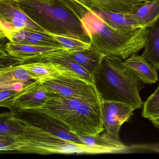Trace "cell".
<instances>
[{"label":"cell","mask_w":159,"mask_h":159,"mask_svg":"<svg viewBox=\"0 0 159 159\" xmlns=\"http://www.w3.org/2000/svg\"><path fill=\"white\" fill-rule=\"evenodd\" d=\"M24 87L11 88L0 91V107H6L11 111L15 99L22 92Z\"/></svg>","instance_id":"obj_25"},{"label":"cell","mask_w":159,"mask_h":159,"mask_svg":"<svg viewBox=\"0 0 159 159\" xmlns=\"http://www.w3.org/2000/svg\"><path fill=\"white\" fill-rule=\"evenodd\" d=\"M77 134V133H76ZM85 144L106 150L109 154L126 153L129 148L108 133L100 135H88L77 134Z\"/></svg>","instance_id":"obj_16"},{"label":"cell","mask_w":159,"mask_h":159,"mask_svg":"<svg viewBox=\"0 0 159 159\" xmlns=\"http://www.w3.org/2000/svg\"><path fill=\"white\" fill-rule=\"evenodd\" d=\"M41 82L48 94L100 102L94 84L84 79L58 74Z\"/></svg>","instance_id":"obj_6"},{"label":"cell","mask_w":159,"mask_h":159,"mask_svg":"<svg viewBox=\"0 0 159 159\" xmlns=\"http://www.w3.org/2000/svg\"><path fill=\"white\" fill-rule=\"evenodd\" d=\"M24 29L45 31L20 8L17 0H0V31L7 35Z\"/></svg>","instance_id":"obj_7"},{"label":"cell","mask_w":159,"mask_h":159,"mask_svg":"<svg viewBox=\"0 0 159 159\" xmlns=\"http://www.w3.org/2000/svg\"><path fill=\"white\" fill-rule=\"evenodd\" d=\"M24 128L17 137L22 153L40 155H99L109 154L106 150L64 140L23 119Z\"/></svg>","instance_id":"obj_5"},{"label":"cell","mask_w":159,"mask_h":159,"mask_svg":"<svg viewBox=\"0 0 159 159\" xmlns=\"http://www.w3.org/2000/svg\"><path fill=\"white\" fill-rule=\"evenodd\" d=\"M129 14L136 28H147L159 18V0H150L137 4Z\"/></svg>","instance_id":"obj_14"},{"label":"cell","mask_w":159,"mask_h":159,"mask_svg":"<svg viewBox=\"0 0 159 159\" xmlns=\"http://www.w3.org/2000/svg\"><path fill=\"white\" fill-rule=\"evenodd\" d=\"M9 42L16 44H28L48 47L63 48L57 40L45 32L24 29L8 33L5 36Z\"/></svg>","instance_id":"obj_12"},{"label":"cell","mask_w":159,"mask_h":159,"mask_svg":"<svg viewBox=\"0 0 159 159\" xmlns=\"http://www.w3.org/2000/svg\"><path fill=\"white\" fill-rule=\"evenodd\" d=\"M109 25L120 28H136L129 13H113L93 11Z\"/></svg>","instance_id":"obj_22"},{"label":"cell","mask_w":159,"mask_h":159,"mask_svg":"<svg viewBox=\"0 0 159 159\" xmlns=\"http://www.w3.org/2000/svg\"><path fill=\"white\" fill-rule=\"evenodd\" d=\"M20 65L30 72L34 80L42 81L59 74L58 71L51 63L34 62Z\"/></svg>","instance_id":"obj_21"},{"label":"cell","mask_w":159,"mask_h":159,"mask_svg":"<svg viewBox=\"0 0 159 159\" xmlns=\"http://www.w3.org/2000/svg\"><path fill=\"white\" fill-rule=\"evenodd\" d=\"M5 44L0 45V55L7 53L5 49Z\"/></svg>","instance_id":"obj_30"},{"label":"cell","mask_w":159,"mask_h":159,"mask_svg":"<svg viewBox=\"0 0 159 159\" xmlns=\"http://www.w3.org/2000/svg\"><path fill=\"white\" fill-rule=\"evenodd\" d=\"M23 84L14 80L10 72V67L0 71V91L11 88L23 87H23Z\"/></svg>","instance_id":"obj_26"},{"label":"cell","mask_w":159,"mask_h":159,"mask_svg":"<svg viewBox=\"0 0 159 159\" xmlns=\"http://www.w3.org/2000/svg\"><path fill=\"white\" fill-rule=\"evenodd\" d=\"M79 16L91 45L105 56H117L125 60L145 46L146 28L112 26L85 6Z\"/></svg>","instance_id":"obj_1"},{"label":"cell","mask_w":159,"mask_h":159,"mask_svg":"<svg viewBox=\"0 0 159 159\" xmlns=\"http://www.w3.org/2000/svg\"><path fill=\"white\" fill-rule=\"evenodd\" d=\"M93 11L128 14L135 5L150 0H77Z\"/></svg>","instance_id":"obj_15"},{"label":"cell","mask_w":159,"mask_h":159,"mask_svg":"<svg viewBox=\"0 0 159 159\" xmlns=\"http://www.w3.org/2000/svg\"><path fill=\"white\" fill-rule=\"evenodd\" d=\"M21 112L43 113L60 121L77 134L99 135L104 129L101 119L100 102L48 94L41 107Z\"/></svg>","instance_id":"obj_3"},{"label":"cell","mask_w":159,"mask_h":159,"mask_svg":"<svg viewBox=\"0 0 159 159\" xmlns=\"http://www.w3.org/2000/svg\"><path fill=\"white\" fill-rule=\"evenodd\" d=\"M5 39L6 38H5V37L3 36L2 34L0 31V45L4 44V41Z\"/></svg>","instance_id":"obj_31"},{"label":"cell","mask_w":159,"mask_h":159,"mask_svg":"<svg viewBox=\"0 0 159 159\" xmlns=\"http://www.w3.org/2000/svg\"><path fill=\"white\" fill-rule=\"evenodd\" d=\"M34 62L51 63L58 71L59 74L81 78L92 84L94 82L93 76L76 63L64 49L36 55L23 61L22 64Z\"/></svg>","instance_id":"obj_8"},{"label":"cell","mask_w":159,"mask_h":159,"mask_svg":"<svg viewBox=\"0 0 159 159\" xmlns=\"http://www.w3.org/2000/svg\"><path fill=\"white\" fill-rule=\"evenodd\" d=\"M23 60L15 58L8 53L0 55V71L16 65L22 64Z\"/></svg>","instance_id":"obj_28"},{"label":"cell","mask_w":159,"mask_h":159,"mask_svg":"<svg viewBox=\"0 0 159 159\" xmlns=\"http://www.w3.org/2000/svg\"><path fill=\"white\" fill-rule=\"evenodd\" d=\"M143 55L157 70H159V18L146 28V42Z\"/></svg>","instance_id":"obj_17"},{"label":"cell","mask_w":159,"mask_h":159,"mask_svg":"<svg viewBox=\"0 0 159 159\" xmlns=\"http://www.w3.org/2000/svg\"><path fill=\"white\" fill-rule=\"evenodd\" d=\"M24 123L15 113L0 114V135L18 136L23 132Z\"/></svg>","instance_id":"obj_20"},{"label":"cell","mask_w":159,"mask_h":159,"mask_svg":"<svg viewBox=\"0 0 159 159\" xmlns=\"http://www.w3.org/2000/svg\"><path fill=\"white\" fill-rule=\"evenodd\" d=\"M67 52L76 63L93 76L105 56L91 45L84 50Z\"/></svg>","instance_id":"obj_18"},{"label":"cell","mask_w":159,"mask_h":159,"mask_svg":"<svg viewBox=\"0 0 159 159\" xmlns=\"http://www.w3.org/2000/svg\"><path fill=\"white\" fill-rule=\"evenodd\" d=\"M10 71L14 80L19 83H24L30 80H34L30 72L20 64L10 67Z\"/></svg>","instance_id":"obj_27"},{"label":"cell","mask_w":159,"mask_h":159,"mask_svg":"<svg viewBox=\"0 0 159 159\" xmlns=\"http://www.w3.org/2000/svg\"><path fill=\"white\" fill-rule=\"evenodd\" d=\"M142 116L150 119L159 116V96L150 95L143 106Z\"/></svg>","instance_id":"obj_24"},{"label":"cell","mask_w":159,"mask_h":159,"mask_svg":"<svg viewBox=\"0 0 159 159\" xmlns=\"http://www.w3.org/2000/svg\"><path fill=\"white\" fill-rule=\"evenodd\" d=\"M21 113L29 114L28 116L32 118V120L31 122H28L32 125L39 127L64 140L77 143L85 144L83 141L78 137L76 133L71 131L69 128L60 121L49 116L38 112Z\"/></svg>","instance_id":"obj_11"},{"label":"cell","mask_w":159,"mask_h":159,"mask_svg":"<svg viewBox=\"0 0 159 159\" xmlns=\"http://www.w3.org/2000/svg\"><path fill=\"white\" fill-rule=\"evenodd\" d=\"M100 110L102 123L107 133L119 140L121 126L129 119L135 109L124 103L101 101Z\"/></svg>","instance_id":"obj_9"},{"label":"cell","mask_w":159,"mask_h":159,"mask_svg":"<svg viewBox=\"0 0 159 159\" xmlns=\"http://www.w3.org/2000/svg\"><path fill=\"white\" fill-rule=\"evenodd\" d=\"M150 121L152 122V124L157 127V128L159 129V116L158 117L152 119H150Z\"/></svg>","instance_id":"obj_29"},{"label":"cell","mask_w":159,"mask_h":159,"mask_svg":"<svg viewBox=\"0 0 159 159\" xmlns=\"http://www.w3.org/2000/svg\"><path fill=\"white\" fill-rule=\"evenodd\" d=\"M93 77L100 101L124 103L135 109L143 106L139 93L143 83L124 64L121 58L105 56Z\"/></svg>","instance_id":"obj_2"},{"label":"cell","mask_w":159,"mask_h":159,"mask_svg":"<svg viewBox=\"0 0 159 159\" xmlns=\"http://www.w3.org/2000/svg\"><path fill=\"white\" fill-rule=\"evenodd\" d=\"M123 63L143 84H153L158 81L157 69L143 55L134 53Z\"/></svg>","instance_id":"obj_13"},{"label":"cell","mask_w":159,"mask_h":159,"mask_svg":"<svg viewBox=\"0 0 159 159\" xmlns=\"http://www.w3.org/2000/svg\"><path fill=\"white\" fill-rule=\"evenodd\" d=\"M46 33L60 43L64 50L69 52L80 51L91 47L90 43L84 42L76 38Z\"/></svg>","instance_id":"obj_23"},{"label":"cell","mask_w":159,"mask_h":159,"mask_svg":"<svg viewBox=\"0 0 159 159\" xmlns=\"http://www.w3.org/2000/svg\"><path fill=\"white\" fill-rule=\"evenodd\" d=\"M6 51L9 55L25 61L36 55L56 49L57 48L48 47L28 44H16L8 42L5 44Z\"/></svg>","instance_id":"obj_19"},{"label":"cell","mask_w":159,"mask_h":159,"mask_svg":"<svg viewBox=\"0 0 159 159\" xmlns=\"http://www.w3.org/2000/svg\"><path fill=\"white\" fill-rule=\"evenodd\" d=\"M22 11L45 32L90 42L80 18L63 0H17Z\"/></svg>","instance_id":"obj_4"},{"label":"cell","mask_w":159,"mask_h":159,"mask_svg":"<svg viewBox=\"0 0 159 159\" xmlns=\"http://www.w3.org/2000/svg\"><path fill=\"white\" fill-rule=\"evenodd\" d=\"M48 96L42 82L35 80L23 88L22 92L15 99L10 111L17 113L40 108L45 102Z\"/></svg>","instance_id":"obj_10"},{"label":"cell","mask_w":159,"mask_h":159,"mask_svg":"<svg viewBox=\"0 0 159 159\" xmlns=\"http://www.w3.org/2000/svg\"><path fill=\"white\" fill-rule=\"evenodd\" d=\"M153 95H156V96H159V86L157 88V89L155 92L153 93Z\"/></svg>","instance_id":"obj_32"}]
</instances>
